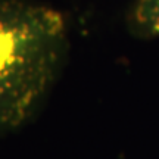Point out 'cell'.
<instances>
[{"label":"cell","mask_w":159,"mask_h":159,"mask_svg":"<svg viewBox=\"0 0 159 159\" xmlns=\"http://www.w3.org/2000/svg\"><path fill=\"white\" fill-rule=\"evenodd\" d=\"M63 12L39 0H0V139L28 125L69 53Z\"/></svg>","instance_id":"1"},{"label":"cell","mask_w":159,"mask_h":159,"mask_svg":"<svg viewBox=\"0 0 159 159\" xmlns=\"http://www.w3.org/2000/svg\"><path fill=\"white\" fill-rule=\"evenodd\" d=\"M128 25L139 37H159V0H134L128 15Z\"/></svg>","instance_id":"2"}]
</instances>
